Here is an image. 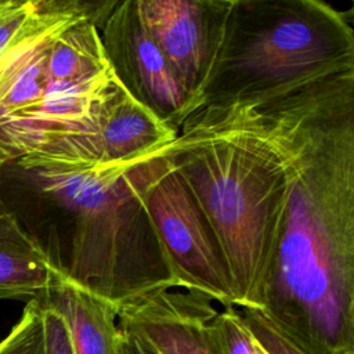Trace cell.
<instances>
[{
	"mask_svg": "<svg viewBox=\"0 0 354 354\" xmlns=\"http://www.w3.org/2000/svg\"><path fill=\"white\" fill-rule=\"evenodd\" d=\"M250 105L290 178L254 311L306 354H354V68Z\"/></svg>",
	"mask_w": 354,
	"mask_h": 354,
	"instance_id": "cell-1",
	"label": "cell"
},
{
	"mask_svg": "<svg viewBox=\"0 0 354 354\" xmlns=\"http://www.w3.org/2000/svg\"><path fill=\"white\" fill-rule=\"evenodd\" d=\"M137 159L104 163L46 149L0 163V213L57 275L116 310L178 288L134 184Z\"/></svg>",
	"mask_w": 354,
	"mask_h": 354,
	"instance_id": "cell-2",
	"label": "cell"
},
{
	"mask_svg": "<svg viewBox=\"0 0 354 354\" xmlns=\"http://www.w3.org/2000/svg\"><path fill=\"white\" fill-rule=\"evenodd\" d=\"M223 248L236 306L256 310L281 235L289 173L250 104L191 112L165 148Z\"/></svg>",
	"mask_w": 354,
	"mask_h": 354,
	"instance_id": "cell-3",
	"label": "cell"
},
{
	"mask_svg": "<svg viewBox=\"0 0 354 354\" xmlns=\"http://www.w3.org/2000/svg\"><path fill=\"white\" fill-rule=\"evenodd\" d=\"M351 68V14L321 0H230L198 108L260 104Z\"/></svg>",
	"mask_w": 354,
	"mask_h": 354,
	"instance_id": "cell-4",
	"label": "cell"
},
{
	"mask_svg": "<svg viewBox=\"0 0 354 354\" xmlns=\"http://www.w3.org/2000/svg\"><path fill=\"white\" fill-rule=\"evenodd\" d=\"M115 4L41 0L28 28L0 53V163L95 133L98 112L119 83L111 68L75 76L54 37L86 17L102 25Z\"/></svg>",
	"mask_w": 354,
	"mask_h": 354,
	"instance_id": "cell-5",
	"label": "cell"
},
{
	"mask_svg": "<svg viewBox=\"0 0 354 354\" xmlns=\"http://www.w3.org/2000/svg\"><path fill=\"white\" fill-rule=\"evenodd\" d=\"M165 148L141 155L133 165L141 203L177 285L217 300L224 307H234L236 301L223 248Z\"/></svg>",
	"mask_w": 354,
	"mask_h": 354,
	"instance_id": "cell-6",
	"label": "cell"
},
{
	"mask_svg": "<svg viewBox=\"0 0 354 354\" xmlns=\"http://www.w3.org/2000/svg\"><path fill=\"white\" fill-rule=\"evenodd\" d=\"M98 32L106 64L120 87L178 131L194 108L145 29L136 0H116Z\"/></svg>",
	"mask_w": 354,
	"mask_h": 354,
	"instance_id": "cell-7",
	"label": "cell"
},
{
	"mask_svg": "<svg viewBox=\"0 0 354 354\" xmlns=\"http://www.w3.org/2000/svg\"><path fill=\"white\" fill-rule=\"evenodd\" d=\"M136 7L195 111L221 41L230 0H136Z\"/></svg>",
	"mask_w": 354,
	"mask_h": 354,
	"instance_id": "cell-8",
	"label": "cell"
},
{
	"mask_svg": "<svg viewBox=\"0 0 354 354\" xmlns=\"http://www.w3.org/2000/svg\"><path fill=\"white\" fill-rule=\"evenodd\" d=\"M216 314L199 293L160 289L122 304L116 319L144 333L162 354H218L209 330Z\"/></svg>",
	"mask_w": 354,
	"mask_h": 354,
	"instance_id": "cell-9",
	"label": "cell"
},
{
	"mask_svg": "<svg viewBox=\"0 0 354 354\" xmlns=\"http://www.w3.org/2000/svg\"><path fill=\"white\" fill-rule=\"evenodd\" d=\"M177 133L119 84L98 112L95 133L65 142L64 149L104 163L127 162L171 144Z\"/></svg>",
	"mask_w": 354,
	"mask_h": 354,
	"instance_id": "cell-10",
	"label": "cell"
},
{
	"mask_svg": "<svg viewBox=\"0 0 354 354\" xmlns=\"http://www.w3.org/2000/svg\"><path fill=\"white\" fill-rule=\"evenodd\" d=\"M64 319L73 354H116V308L54 272L40 293Z\"/></svg>",
	"mask_w": 354,
	"mask_h": 354,
	"instance_id": "cell-11",
	"label": "cell"
},
{
	"mask_svg": "<svg viewBox=\"0 0 354 354\" xmlns=\"http://www.w3.org/2000/svg\"><path fill=\"white\" fill-rule=\"evenodd\" d=\"M54 271L8 214L0 213V299L29 301L43 293Z\"/></svg>",
	"mask_w": 354,
	"mask_h": 354,
	"instance_id": "cell-12",
	"label": "cell"
},
{
	"mask_svg": "<svg viewBox=\"0 0 354 354\" xmlns=\"http://www.w3.org/2000/svg\"><path fill=\"white\" fill-rule=\"evenodd\" d=\"M209 330L218 354H268L248 328L242 313L234 307L217 311Z\"/></svg>",
	"mask_w": 354,
	"mask_h": 354,
	"instance_id": "cell-13",
	"label": "cell"
},
{
	"mask_svg": "<svg viewBox=\"0 0 354 354\" xmlns=\"http://www.w3.org/2000/svg\"><path fill=\"white\" fill-rule=\"evenodd\" d=\"M0 354H46L41 304L26 301L19 321L0 342Z\"/></svg>",
	"mask_w": 354,
	"mask_h": 354,
	"instance_id": "cell-14",
	"label": "cell"
},
{
	"mask_svg": "<svg viewBox=\"0 0 354 354\" xmlns=\"http://www.w3.org/2000/svg\"><path fill=\"white\" fill-rule=\"evenodd\" d=\"M41 0H0V53L32 22Z\"/></svg>",
	"mask_w": 354,
	"mask_h": 354,
	"instance_id": "cell-15",
	"label": "cell"
},
{
	"mask_svg": "<svg viewBox=\"0 0 354 354\" xmlns=\"http://www.w3.org/2000/svg\"><path fill=\"white\" fill-rule=\"evenodd\" d=\"M242 317L248 328L268 354H306L279 332H277L257 311L243 308Z\"/></svg>",
	"mask_w": 354,
	"mask_h": 354,
	"instance_id": "cell-16",
	"label": "cell"
},
{
	"mask_svg": "<svg viewBox=\"0 0 354 354\" xmlns=\"http://www.w3.org/2000/svg\"><path fill=\"white\" fill-rule=\"evenodd\" d=\"M41 304L46 354H73L69 333L62 317L40 297H35Z\"/></svg>",
	"mask_w": 354,
	"mask_h": 354,
	"instance_id": "cell-17",
	"label": "cell"
},
{
	"mask_svg": "<svg viewBox=\"0 0 354 354\" xmlns=\"http://www.w3.org/2000/svg\"><path fill=\"white\" fill-rule=\"evenodd\" d=\"M116 354H162V351L140 330L118 322Z\"/></svg>",
	"mask_w": 354,
	"mask_h": 354,
	"instance_id": "cell-18",
	"label": "cell"
}]
</instances>
